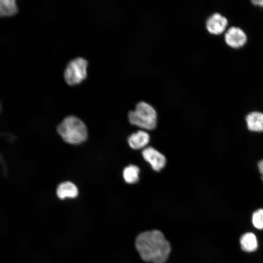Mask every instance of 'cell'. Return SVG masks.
<instances>
[{"instance_id":"obj_4","label":"cell","mask_w":263,"mask_h":263,"mask_svg":"<svg viewBox=\"0 0 263 263\" xmlns=\"http://www.w3.org/2000/svg\"><path fill=\"white\" fill-rule=\"evenodd\" d=\"M87 61L80 57L69 61L64 71V77L67 83L74 85L84 79L87 76Z\"/></svg>"},{"instance_id":"obj_16","label":"cell","mask_w":263,"mask_h":263,"mask_svg":"<svg viewBox=\"0 0 263 263\" xmlns=\"http://www.w3.org/2000/svg\"><path fill=\"white\" fill-rule=\"evenodd\" d=\"M251 2L255 5L263 7V0H253Z\"/></svg>"},{"instance_id":"obj_7","label":"cell","mask_w":263,"mask_h":263,"mask_svg":"<svg viewBox=\"0 0 263 263\" xmlns=\"http://www.w3.org/2000/svg\"><path fill=\"white\" fill-rule=\"evenodd\" d=\"M225 40L229 46L237 48L245 43L247 37L244 32L240 28L231 27L225 33Z\"/></svg>"},{"instance_id":"obj_13","label":"cell","mask_w":263,"mask_h":263,"mask_svg":"<svg viewBox=\"0 0 263 263\" xmlns=\"http://www.w3.org/2000/svg\"><path fill=\"white\" fill-rule=\"evenodd\" d=\"M18 11L15 0H0V17L10 16Z\"/></svg>"},{"instance_id":"obj_6","label":"cell","mask_w":263,"mask_h":263,"mask_svg":"<svg viewBox=\"0 0 263 263\" xmlns=\"http://www.w3.org/2000/svg\"><path fill=\"white\" fill-rule=\"evenodd\" d=\"M227 23V20L225 17L216 12L207 18L206 21V27L210 33L219 35L225 30Z\"/></svg>"},{"instance_id":"obj_5","label":"cell","mask_w":263,"mask_h":263,"mask_svg":"<svg viewBox=\"0 0 263 263\" xmlns=\"http://www.w3.org/2000/svg\"><path fill=\"white\" fill-rule=\"evenodd\" d=\"M144 159L151 166V168L156 171H160L165 167L166 159L165 156L151 147L144 148L142 152Z\"/></svg>"},{"instance_id":"obj_14","label":"cell","mask_w":263,"mask_h":263,"mask_svg":"<svg viewBox=\"0 0 263 263\" xmlns=\"http://www.w3.org/2000/svg\"><path fill=\"white\" fill-rule=\"evenodd\" d=\"M252 221L255 227L263 229V209H259L253 213Z\"/></svg>"},{"instance_id":"obj_11","label":"cell","mask_w":263,"mask_h":263,"mask_svg":"<svg viewBox=\"0 0 263 263\" xmlns=\"http://www.w3.org/2000/svg\"><path fill=\"white\" fill-rule=\"evenodd\" d=\"M243 250L251 252L255 251L258 247V241L255 234L251 232L244 234L240 240Z\"/></svg>"},{"instance_id":"obj_2","label":"cell","mask_w":263,"mask_h":263,"mask_svg":"<svg viewBox=\"0 0 263 263\" xmlns=\"http://www.w3.org/2000/svg\"><path fill=\"white\" fill-rule=\"evenodd\" d=\"M57 131L64 141L71 144H80L87 138L86 126L74 116L66 117L57 126Z\"/></svg>"},{"instance_id":"obj_8","label":"cell","mask_w":263,"mask_h":263,"mask_svg":"<svg viewBox=\"0 0 263 263\" xmlns=\"http://www.w3.org/2000/svg\"><path fill=\"white\" fill-rule=\"evenodd\" d=\"M150 136L146 132L140 130L132 134L128 138L130 147L134 150L144 149L149 144Z\"/></svg>"},{"instance_id":"obj_3","label":"cell","mask_w":263,"mask_h":263,"mask_svg":"<svg viewBox=\"0 0 263 263\" xmlns=\"http://www.w3.org/2000/svg\"><path fill=\"white\" fill-rule=\"evenodd\" d=\"M128 118L132 124L145 130H153L157 124L156 110L150 104L143 101L138 102L135 110L129 112Z\"/></svg>"},{"instance_id":"obj_1","label":"cell","mask_w":263,"mask_h":263,"mask_svg":"<svg viewBox=\"0 0 263 263\" xmlns=\"http://www.w3.org/2000/svg\"><path fill=\"white\" fill-rule=\"evenodd\" d=\"M135 244L141 259L146 262L165 263L171 251L169 242L158 230L140 233L135 239Z\"/></svg>"},{"instance_id":"obj_9","label":"cell","mask_w":263,"mask_h":263,"mask_svg":"<svg viewBox=\"0 0 263 263\" xmlns=\"http://www.w3.org/2000/svg\"><path fill=\"white\" fill-rule=\"evenodd\" d=\"M245 121L248 129L254 132H263V113L253 112L248 113Z\"/></svg>"},{"instance_id":"obj_15","label":"cell","mask_w":263,"mask_h":263,"mask_svg":"<svg viewBox=\"0 0 263 263\" xmlns=\"http://www.w3.org/2000/svg\"><path fill=\"white\" fill-rule=\"evenodd\" d=\"M259 170L261 174V178L263 181V159L261 160L258 164Z\"/></svg>"},{"instance_id":"obj_10","label":"cell","mask_w":263,"mask_h":263,"mask_svg":"<svg viewBox=\"0 0 263 263\" xmlns=\"http://www.w3.org/2000/svg\"><path fill=\"white\" fill-rule=\"evenodd\" d=\"M56 194L60 199L66 198H74L78 195V189L74 183L69 181L64 182L57 187Z\"/></svg>"},{"instance_id":"obj_12","label":"cell","mask_w":263,"mask_h":263,"mask_svg":"<svg viewBox=\"0 0 263 263\" xmlns=\"http://www.w3.org/2000/svg\"><path fill=\"white\" fill-rule=\"evenodd\" d=\"M139 168L133 165L126 167L123 170V176L125 181L128 184L136 183L139 179Z\"/></svg>"}]
</instances>
